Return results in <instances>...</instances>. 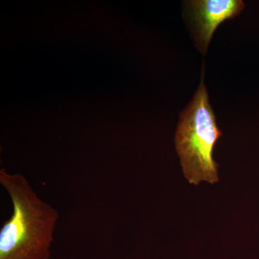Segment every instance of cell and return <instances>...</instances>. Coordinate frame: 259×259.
I'll return each instance as SVG.
<instances>
[{
    "label": "cell",
    "instance_id": "cell-1",
    "mask_svg": "<svg viewBox=\"0 0 259 259\" xmlns=\"http://www.w3.org/2000/svg\"><path fill=\"white\" fill-rule=\"evenodd\" d=\"M0 185L13 206L0 230V259H49L59 214L38 197L21 174L0 169Z\"/></svg>",
    "mask_w": 259,
    "mask_h": 259
},
{
    "label": "cell",
    "instance_id": "cell-2",
    "mask_svg": "<svg viewBox=\"0 0 259 259\" xmlns=\"http://www.w3.org/2000/svg\"><path fill=\"white\" fill-rule=\"evenodd\" d=\"M204 69L192 101L180 113L175 136L184 175L190 184L196 185L202 181L210 184L219 181L218 165L212 154L218 140L223 136L209 104L204 83Z\"/></svg>",
    "mask_w": 259,
    "mask_h": 259
},
{
    "label": "cell",
    "instance_id": "cell-3",
    "mask_svg": "<svg viewBox=\"0 0 259 259\" xmlns=\"http://www.w3.org/2000/svg\"><path fill=\"white\" fill-rule=\"evenodd\" d=\"M185 5L194 27L196 44L203 54L218 25L237 16L245 6L241 0H192L186 1Z\"/></svg>",
    "mask_w": 259,
    "mask_h": 259
}]
</instances>
